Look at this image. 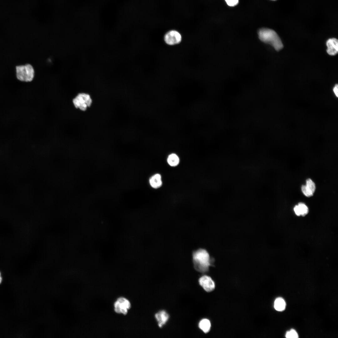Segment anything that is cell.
<instances>
[{"label":"cell","instance_id":"9c48e42d","mask_svg":"<svg viewBox=\"0 0 338 338\" xmlns=\"http://www.w3.org/2000/svg\"><path fill=\"white\" fill-rule=\"evenodd\" d=\"M159 327H161L167 321L169 316L165 310H161L156 313L155 315Z\"/></svg>","mask_w":338,"mask_h":338},{"label":"cell","instance_id":"8992f818","mask_svg":"<svg viewBox=\"0 0 338 338\" xmlns=\"http://www.w3.org/2000/svg\"><path fill=\"white\" fill-rule=\"evenodd\" d=\"M165 42L168 44L173 45L179 43L181 41L180 33L175 30H171L166 33L164 37Z\"/></svg>","mask_w":338,"mask_h":338},{"label":"cell","instance_id":"ffe728a7","mask_svg":"<svg viewBox=\"0 0 338 338\" xmlns=\"http://www.w3.org/2000/svg\"><path fill=\"white\" fill-rule=\"evenodd\" d=\"M333 91L335 95L338 97V85L337 84H336L334 87Z\"/></svg>","mask_w":338,"mask_h":338},{"label":"cell","instance_id":"ba28073f","mask_svg":"<svg viewBox=\"0 0 338 338\" xmlns=\"http://www.w3.org/2000/svg\"><path fill=\"white\" fill-rule=\"evenodd\" d=\"M327 47V52L330 55H336L338 52V40L335 38H330L327 40L326 43Z\"/></svg>","mask_w":338,"mask_h":338},{"label":"cell","instance_id":"9a60e30c","mask_svg":"<svg viewBox=\"0 0 338 338\" xmlns=\"http://www.w3.org/2000/svg\"><path fill=\"white\" fill-rule=\"evenodd\" d=\"M298 205L300 210L301 215L304 216L308 214L309 212L308 208L304 203L300 202Z\"/></svg>","mask_w":338,"mask_h":338},{"label":"cell","instance_id":"2e32d148","mask_svg":"<svg viewBox=\"0 0 338 338\" xmlns=\"http://www.w3.org/2000/svg\"><path fill=\"white\" fill-rule=\"evenodd\" d=\"M286 337L288 338H297L298 337V335L297 332L294 329H292L290 331L287 332L286 334Z\"/></svg>","mask_w":338,"mask_h":338},{"label":"cell","instance_id":"52a82bcc","mask_svg":"<svg viewBox=\"0 0 338 338\" xmlns=\"http://www.w3.org/2000/svg\"><path fill=\"white\" fill-rule=\"evenodd\" d=\"M200 285L207 292L212 291L215 289L214 282L211 278L205 275L202 276L199 279Z\"/></svg>","mask_w":338,"mask_h":338},{"label":"cell","instance_id":"44dd1931","mask_svg":"<svg viewBox=\"0 0 338 338\" xmlns=\"http://www.w3.org/2000/svg\"><path fill=\"white\" fill-rule=\"evenodd\" d=\"M2 280V278H1V274H0V284Z\"/></svg>","mask_w":338,"mask_h":338},{"label":"cell","instance_id":"4fadbf2b","mask_svg":"<svg viewBox=\"0 0 338 338\" xmlns=\"http://www.w3.org/2000/svg\"><path fill=\"white\" fill-rule=\"evenodd\" d=\"M167 161L170 166H175L178 165L179 163V159L177 155L172 153L168 156L167 159Z\"/></svg>","mask_w":338,"mask_h":338},{"label":"cell","instance_id":"8fae6325","mask_svg":"<svg viewBox=\"0 0 338 338\" xmlns=\"http://www.w3.org/2000/svg\"><path fill=\"white\" fill-rule=\"evenodd\" d=\"M211 326L210 321L205 319L201 320L198 324L199 328L205 333H207L209 331Z\"/></svg>","mask_w":338,"mask_h":338},{"label":"cell","instance_id":"7402d4cb","mask_svg":"<svg viewBox=\"0 0 338 338\" xmlns=\"http://www.w3.org/2000/svg\"><path fill=\"white\" fill-rule=\"evenodd\" d=\"M272 0V1H275V0Z\"/></svg>","mask_w":338,"mask_h":338},{"label":"cell","instance_id":"d6986e66","mask_svg":"<svg viewBox=\"0 0 338 338\" xmlns=\"http://www.w3.org/2000/svg\"><path fill=\"white\" fill-rule=\"evenodd\" d=\"M294 210L296 215L298 216L301 215L300 210L298 205H296L294 206Z\"/></svg>","mask_w":338,"mask_h":338},{"label":"cell","instance_id":"7c38bea8","mask_svg":"<svg viewBox=\"0 0 338 338\" xmlns=\"http://www.w3.org/2000/svg\"><path fill=\"white\" fill-rule=\"evenodd\" d=\"M285 302L283 298H278L275 300L274 307L276 310L278 311H283L285 309Z\"/></svg>","mask_w":338,"mask_h":338},{"label":"cell","instance_id":"3957f363","mask_svg":"<svg viewBox=\"0 0 338 338\" xmlns=\"http://www.w3.org/2000/svg\"><path fill=\"white\" fill-rule=\"evenodd\" d=\"M15 72L16 78L22 82H31L35 77V69L29 63L16 66Z\"/></svg>","mask_w":338,"mask_h":338},{"label":"cell","instance_id":"5b68a950","mask_svg":"<svg viewBox=\"0 0 338 338\" xmlns=\"http://www.w3.org/2000/svg\"><path fill=\"white\" fill-rule=\"evenodd\" d=\"M114 307L116 312L126 315L127 313L128 310L131 307V304L125 298L120 297L115 303Z\"/></svg>","mask_w":338,"mask_h":338},{"label":"cell","instance_id":"5bb4252c","mask_svg":"<svg viewBox=\"0 0 338 338\" xmlns=\"http://www.w3.org/2000/svg\"><path fill=\"white\" fill-rule=\"evenodd\" d=\"M305 185L307 189L314 194L315 190V185L311 179L309 178L306 180Z\"/></svg>","mask_w":338,"mask_h":338},{"label":"cell","instance_id":"ac0fdd59","mask_svg":"<svg viewBox=\"0 0 338 338\" xmlns=\"http://www.w3.org/2000/svg\"><path fill=\"white\" fill-rule=\"evenodd\" d=\"M227 5L230 7L237 5L238 3V0H225Z\"/></svg>","mask_w":338,"mask_h":338},{"label":"cell","instance_id":"e0dca14e","mask_svg":"<svg viewBox=\"0 0 338 338\" xmlns=\"http://www.w3.org/2000/svg\"><path fill=\"white\" fill-rule=\"evenodd\" d=\"M301 189L302 192L306 197H310L313 196V194L307 189L305 185H302Z\"/></svg>","mask_w":338,"mask_h":338},{"label":"cell","instance_id":"7a4b0ae2","mask_svg":"<svg viewBox=\"0 0 338 338\" xmlns=\"http://www.w3.org/2000/svg\"><path fill=\"white\" fill-rule=\"evenodd\" d=\"M258 37L262 42L269 44L279 51L283 47L280 38L276 33L271 29L263 28L258 31Z\"/></svg>","mask_w":338,"mask_h":338},{"label":"cell","instance_id":"6da1fadb","mask_svg":"<svg viewBox=\"0 0 338 338\" xmlns=\"http://www.w3.org/2000/svg\"><path fill=\"white\" fill-rule=\"evenodd\" d=\"M192 257L194 267L196 270L201 273L208 270L212 263L209 255L206 250L201 248L194 252Z\"/></svg>","mask_w":338,"mask_h":338},{"label":"cell","instance_id":"277c9868","mask_svg":"<svg viewBox=\"0 0 338 338\" xmlns=\"http://www.w3.org/2000/svg\"><path fill=\"white\" fill-rule=\"evenodd\" d=\"M72 103L75 108L84 111L91 106L92 100L89 94L81 92L78 94L73 99Z\"/></svg>","mask_w":338,"mask_h":338},{"label":"cell","instance_id":"30bf717a","mask_svg":"<svg viewBox=\"0 0 338 338\" xmlns=\"http://www.w3.org/2000/svg\"><path fill=\"white\" fill-rule=\"evenodd\" d=\"M151 186L155 188L160 187L162 185L161 177L159 174H156L152 176L149 179Z\"/></svg>","mask_w":338,"mask_h":338}]
</instances>
